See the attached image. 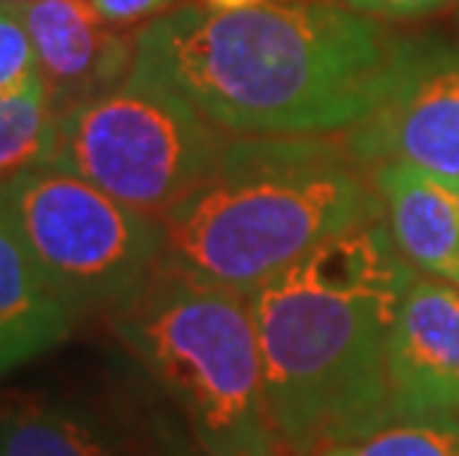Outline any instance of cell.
Segmentation results:
<instances>
[{
    "mask_svg": "<svg viewBox=\"0 0 459 456\" xmlns=\"http://www.w3.org/2000/svg\"><path fill=\"white\" fill-rule=\"evenodd\" d=\"M394 418L459 415V288L421 276L406 290L388 338Z\"/></svg>",
    "mask_w": 459,
    "mask_h": 456,
    "instance_id": "ba28073f",
    "label": "cell"
},
{
    "mask_svg": "<svg viewBox=\"0 0 459 456\" xmlns=\"http://www.w3.org/2000/svg\"><path fill=\"white\" fill-rule=\"evenodd\" d=\"M324 4L350 9V13H359L368 18H392V22H403V18L433 15L438 9L451 6L454 0H324Z\"/></svg>",
    "mask_w": 459,
    "mask_h": 456,
    "instance_id": "2e32d148",
    "label": "cell"
},
{
    "mask_svg": "<svg viewBox=\"0 0 459 456\" xmlns=\"http://www.w3.org/2000/svg\"><path fill=\"white\" fill-rule=\"evenodd\" d=\"M56 110L39 77L18 95L0 99V184L27 169L45 167L54 145Z\"/></svg>",
    "mask_w": 459,
    "mask_h": 456,
    "instance_id": "4fadbf2b",
    "label": "cell"
},
{
    "mask_svg": "<svg viewBox=\"0 0 459 456\" xmlns=\"http://www.w3.org/2000/svg\"><path fill=\"white\" fill-rule=\"evenodd\" d=\"M39 77H42L39 56L33 39L27 33L22 9L0 0V99L18 95Z\"/></svg>",
    "mask_w": 459,
    "mask_h": 456,
    "instance_id": "9a60e30c",
    "label": "cell"
},
{
    "mask_svg": "<svg viewBox=\"0 0 459 456\" xmlns=\"http://www.w3.org/2000/svg\"><path fill=\"white\" fill-rule=\"evenodd\" d=\"M99 9V15L107 18L110 24L119 27H136V24H149L152 18H158L163 13L175 9L178 0H90Z\"/></svg>",
    "mask_w": 459,
    "mask_h": 456,
    "instance_id": "e0dca14e",
    "label": "cell"
},
{
    "mask_svg": "<svg viewBox=\"0 0 459 456\" xmlns=\"http://www.w3.org/2000/svg\"><path fill=\"white\" fill-rule=\"evenodd\" d=\"M110 312L116 338L172 397L204 453H288L273 426L249 294L154 267Z\"/></svg>",
    "mask_w": 459,
    "mask_h": 456,
    "instance_id": "277c9868",
    "label": "cell"
},
{
    "mask_svg": "<svg viewBox=\"0 0 459 456\" xmlns=\"http://www.w3.org/2000/svg\"><path fill=\"white\" fill-rule=\"evenodd\" d=\"M383 217L368 169L341 140L231 137L160 217L158 267L252 294L324 240Z\"/></svg>",
    "mask_w": 459,
    "mask_h": 456,
    "instance_id": "3957f363",
    "label": "cell"
},
{
    "mask_svg": "<svg viewBox=\"0 0 459 456\" xmlns=\"http://www.w3.org/2000/svg\"><path fill=\"white\" fill-rule=\"evenodd\" d=\"M397 42L377 18L324 0L184 4L136 30L131 77L231 137H329L377 107Z\"/></svg>",
    "mask_w": 459,
    "mask_h": 456,
    "instance_id": "6da1fadb",
    "label": "cell"
},
{
    "mask_svg": "<svg viewBox=\"0 0 459 456\" xmlns=\"http://www.w3.org/2000/svg\"><path fill=\"white\" fill-rule=\"evenodd\" d=\"M199 4L208 9H220V13H229V9H249V6L267 4V0H199Z\"/></svg>",
    "mask_w": 459,
    "mask_h": 456,
    "instance_id": "ac0fdd59",
    "label": "cell"
},
{
    "mask_svg": "<svg viewBox=\"0 0 459 456\" xmlns=\"http://www.w3.org/2000/svg\"><path fill=\"white\" fill-rule=\"evenodd\" d=\"M320 456H459V415L394 418L365 435L332 444Z\"/></svg>",
    "mask_w": 459,
    "mask_h": 456,
    "instance_id": "5bb4252c",
    "label": "cell"
},
{
    "mask_svg": "<svg viewBox=\"0 0 459 456\" xmlns=\"http://www.w3.org/2000/svg\"><path fill=\"white\" fill-rule=\"evenodd\" d=\"M74 317L0 217V376L63 344Z\"/></svg>",
    "mask_w": 459,
    "mask_h": 456,
    "instance_id": "8fae6325",
    "label": "cell"
},
{
    "mask_svg": "<svg viewBox=\"0 0 459 456\" xmlns=\"http://www.w3.org/2000/svg\"><path fill=\"white\" fill-rule=\"evenodd\" d=\"M4 4H13V6H24V4H33V0H4Z\"/></svg>",
    "mask_w": 459,
    "mask_h": 456,
    "instance_id": "d6986e66",
    "label": "cell"
},
{
    "mask_svg": "<svg viewBox=\"0 0 459 456\" xmlns=\"http://www.w3.org/2000/svg\"><path fill=\"white\" fill-rule=\"evenodd\" d=\"M0 217L74 314L116 308L152 276L163 252L158 217L54 167L0 184Z\"/></svg>",
    "mask_w": 459,
    "mask_h": 456,
    "instance_id": "8992f818",
    "label": "cell"
},
{
    "mask_svg": "<svg viewBox=\"0 0 459 456\" xmlns=\"http://www.w3.org/2000/svg\"><path fill=\"white\" fill-rule=\"evenodd\" d=\"M285 456H290V453H285Z\"/></svg>",
    "mask_w": 459,
    "mask_h": 456,
    "instance_id": "ffe728a7",
    "label": "cell"
},
{
    "mask_svg": "<svg viewBox=\"0 0 459 456\" xmlns=\"http://www.w3.org/2000/svg\"><path fill=\"white\" fill-rule=\"evenodd\" d=\"M18 9L56 113L128 81L136 30L110 24L90 0H33Z\"/></svg>",
    "mask_w": 459,
    "mask_h": 456,
    "instance_id": "9c48e42d",
    "label": "cell"
},
{
    "mask_svg": "<svg viewBox=\"0 0 459 456\" xmlns=\"http://www.w3.org/2000/svg\"><path fill=\"white\" fill-rule=\"evenodd\" d=\"M361 169L409 163L459 184V45L400 39L377 107L341 131Z\"/></svg>",
    "mask_w": 459,
    "mask_h": 456,
    "instance_id": "52a82bcc",
    "label": "cell"
},
{
    "mask_svg": "<svg viewBox=\"0 0 459 456\" xmlns=\"http://www.w3.org/2000/svg\"><path fill=\"white\" fill-rule=\"evenodd\" d=\"M0 456H143L90 412L54 400L0 406Z\"/></svg>",
    "mask_w": 459,
    "mask_h": 456,
    "instance_id": "7c38bea8",
    "label": "cell"
},
{
    "mask_svg": "<svg viewBox=\"0 0 459 456\" xmlns=\"http://www.w3.org/2000/svg\"><path fill=\"white\" fill-rule=\"evenodd\" d=\"M368 176L400 255L421 276L459 288V184L409 163H379Z\"/></svg>",
    "mask_w": 459,
    "mask_h": 456,
    "instance_id": "30bf717a",
    "label": "cell"
},
{
    "mask_svg": "<svg viewBox=\"0 0 459 456\" xmlns=\"http://www.w3.org/2000/svg\"><path fill=\"white\" fill-rule=\"evenodd\" d=\"M231 133L158 83L128 81L56 113L45 167L163 217L213 169Z\"/></svg>",
    "mask_w": 459,
    "mask_h": 456,
    "instance_id": "5b68a950",
    "label": "cell"
},
{
    "mask_svg": "<svg viewBox=\"0 0 459 456\" xmlns=\"http://www.w3.org/2000/svg\"><path fill=\"white\" fill-rule=\"evenodd\" d=\"M415 279L383 217L324 240L249 294L288 453H324L392 421L388 338Z\"/></svg>",
    "mask_w": 459,
    "mask_h": 456,
    "instance_id": "7a4b0ae2",
    "label": "cell"
}]
</instances>
